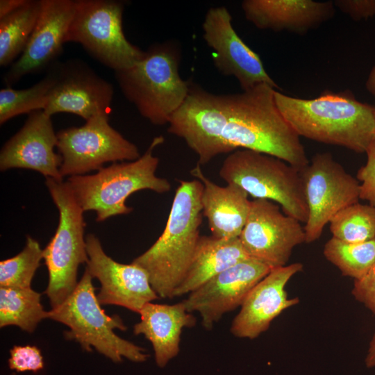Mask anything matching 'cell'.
Returning a JSON list of instances; mask_svg holds the SVG:
<instances>
[{
	"label": "cell",
	"instance_id": "d4e9b609",
	"mask_svg": "<svg viewBox=\"0 0 375 375\" xmlns=\"http://www.w3.org/2000/svg\"><path fill=\"white\" fill-rule=\"evenodd\" d=\"M41 0H28L0 19V65H12L26 48L38 21Z\"/></svg>",
	"mask_w": 375,
	"mask_h": 375
},
{
	"label": "cell",
	"instance_id": "f546056e",
	"mask_svg": "<svg viewBox=\"0 0 375 375\" xmlns=\"http://www.w3.org/2000/svg\"><path fill=\"white\" fill-rule=\"evenodd\" d=\"M43 258V250L38 241L30 236L23 250L12 258L0 262V286L31 288L33 277Z\"/></svg>",
	"mask_w": 375,
	"mask_h": 375
},
{
	"label": "cell",
	"instance_id": "7402d4cb",
	"mask_svg": "<svg viewBox=\"0 0 375 375\" xmlns=\"http://www.w3.org/2000/svg\"><path fill=\"white\" fill-rule=\"evenodd\" d=\"M190 174L203 185L202 213L208 220L212 235L224 239L239 238L250 210L249 194L236 185L220 186L213 183L203 173L199 164L190 170Z\"/></svg>",
	"mask_w": 375,
	"mask_h": 375
},
{
	"label": "cell",
	"instance_id": "e575fe53",
	"mask_svg": "<svg viewBox=\"0 0 375 375\" xmlns=\"http://www.w3.org/2000/svg\"><path fill=\"white\" fill-rule=\"evenodd\" d=\"M28 0H1L0 19L23 6Z\"/></svg>",
	"mask_w": 375,
	"mask_h": 375
},
{
	"label": "cell",
	"instance_id": "2e32d148",
	"mask_svg": "<svg viewBox=\"0 0 375 375\" xmlns=\"http://www.w3.org/2000/svg\"><path fill=\"white\" fill-rule=\"evenodd\" d=\"M272 269L249 258L215 275L182 302L188 312H198L203 326L210 330L224 314L241 306L252 288Z\"/></svg>",
	"mask_w": 375,
	"mask_h": 375
},
{
	"label": "cell",
	"instance_id": "484cf974",
	"mask_svg": "<svg viewBox=\"0 0 375 375\" xmlns=\"http://www.w3.org/2000/svg\"><path fill=\"white\" fill-rule=\"evenodd\" d=\"M41 294L31 288H0V326L14 325L33 333L47 318L40 303Z\"/></svg>",
	"mask_w": 375,
	"mask_h": 375
},
{
	"label": "cell",
	"instance_id": "cb8c5ba5",
	"mask_svg": "<svg viewBox=\"0 0 375 375\" xmlns=\"http://www.w3.org/2000/svg\"><path fill=\"white\" fill-rule=\"evenodd\" d=\"M249 258L239 238L200 236L188 272L174 297L189 294L215 275Z\"/></svg>",
	"mask_w": 375,
	"mask_h": 375
},
{
	"label": "cell",
	"instance_id": "74e56055",
	"mask_svg": "<svg viewBox=\"0 0 375 375\" xmlns=\"http://www.w3.org/2000/svg\"><path fill=\"white\" fill-rule=\"evenodd\" d=\"M374 117H375V112H374ZM374 133H375V130H374Z\"/></svg>",
	"mask_w": 375,
	"mask_h": 375
},
{
	"label": "cell",
	"instance_id": "9c48e42d",
	"mask_svg": "<svg viewBox=\"0 0 375 375\" xmlns=\"http://www.w3.org/2000/svg\"><path fill=\"white\" fill-rule=\"evenodd\" d=\"M124 8V3L115 0H76L65 42L81 44L92 58L115 72L131 67L145 51L126 38Z\"/></svg>",
	"mask_w": 375,
	"mask_h": 375
},
{
	"label": "cell",
	"instance_id": "ac0fdd59",
	"mask_svg": "<svg viewBox=\"0 0 375 375\" xmlns=\"http://www.w3.org/2000/svg\"><path fill=\"white\" fill-rule=\"evenodd\" d=\"M75 9V0H41L40 15L26 48L3 76L8 86L58 62Z\"/></svg>",
	"mask_w": 375,
	"mask_h": 375
},
{
	"label": "cell",
	"instance_id": "1f68e13d",
	"mask_svg": "<svg viewBox=\"0 0 375 375\" xmlns=\"http://www.w3.org/2000/svg\"><path fill=\"white\" fill-rule=\"evenodd\" d=\"M367 160L366 164L360 167L357 178L361 181L360 199L366 200L369 205L375 207V138L366 149Z\"/></svg>",
	"mask_w": 375,
	"mask_h": 375
},
{
	"label": "cell",
	"instance_id": "f1b7e54d",
	"mask_svg": "<svg viewBox=\"0 0 375 375\" xmlns=\"http://www.w3.org/2000/svg\"><path fill=\"white\" fill-rule=\"evenodd\" d=\"M333 238L346 242L375 238V207L358 202L338 212L330 221Z\"/></svg>",
	"mask_w": 375,
	"mask_h": 375
},
{
	"label": "cell",
	"instance_id": "4dcf8cb0",
	"mask_svg": "<svg viewBox=\"0 0 375 375\" xmlns=\"http://www.w3.org/2000/svg\"><path fill=\"white\" fill-rule=\"evenodd\" d=\"M10 354L9 367L18 372H37L44 367L41 351L35 346H14Z\"/></svg>",
	"mask_w": 375,
	"mask_h": 375
},
{
	"label": "cell",
	"instance_id": "30bf717a",
	"mask_svg": "<svg viewBox=\"0 0 375 375\" xmlns=\"http://www.w3.org/2000/svg\"><path fill=\"white\" fill-rule=\"evenodd\" d=\"M108 120L109 114H100L80 127L57 133L62 177L84 175L99 170L108 162L133 161L141 156L138 147L113 128Z\"/></svg>",
	"mask_w": 375,
	"mask_h": 375
},
{
	"label": "cell",
	"instance_id": "277c9868",
	"mask_svg": "<svg viewBox=\"0 0 375 375\" xmlns=\"http://www.w3.org/2000/svg\"><path fill=\"white\" fill-rule=\"evenodd\" d=\"M163 142L162 136L154 138L144 153L135 160L114 162L91 175L69 176L67 182L83 210L94 211L96 220L103 222L130 213L133 209L126 205V201L137 191L169 192L171 183L156 176L159 158L153 155L155 148Z\"/></svg>",
	"mask_w": 375,
	"mask_h": 375
},
{
	"label": "cell",
	"instance_id": "d6a6232c",
	"mask_svg": "<svg viewBox=\"0 0 375 375\" xmlns=\"http://www.w3.org/2000/svg\"><path fill=\"white\" fill-rule=\"evenodd\" d=\"M352 295L375 314V264L360 278L354 280Z\"/></svg>",
	"mask_w": 375,
	"mask_h": 375
},
{
	"label": "cell",
	"instance_id": "8d00e7d4",
	"mask_svg": "<svg viewBox=\"0 0 375 375\" xmlns=\"http://www.w3.org/2000/svg\"><path fill=\"white\" fill-rule=\"evenodd\" d=\"M366 88L367 90L375 97V65L369 75L366 82Z\"/></svg>",
	"mask_w": 375,
	"mask_h": 375
},
{
	"label": "cell",
	"instance_id": "5bb4252c",
	"mask_svg": "<svg viewBox=\"0 0 375 375\" xmlns=\"http://www.w3.org/2000/svg\"><path fill=\"white\" fill-rule=\"evenodd\" d=\"M51 68L54 81L44 110L47 115L68 112L88 121L100 114H110L113 87L86 63L69 59L57 62Z\"/></svg>",
	"mask_w": 375,
	"mask_h": 375
},
{
	"label": "cell",
	"instance_id": "6da1fadb",
	"mask_svg": "<svg viewBox=\"0 0 375 375\" xmlns=\"http://www.w3.org/2000/svg\"><path fill=\"white\" fill-rule=\"evenodd\" d=\"M276 90L261 83L240 93L224 94L227 113L224 145L226 153L249 149L280 158L301 172L309 161L299 135L276 104Z\"/></svg>",
	"mask_w": 375,
	"mask_h": 375
},
{
	"label": "cell",
	"instance_id": "5b68a950",
	"mask_svg": "<svg viewBox=\"0 0 375 375\" xmlns=\"http://www.w3.org/2000/svg\"><path fill=\"white\" fill-rule=\"evenodd\" d=\"M179 61L174 45L157 44L131 67L115 72L125 98L154 125L169 124L189 94L191 83L181 78Z\"/></svg>",
	"mask_w": 375,
	"mask_h": 375
},
{
	"label": "cell",
	"instance_id": "ffe728a7",
	"mask_svg": "<svg viewBox=\"0 0 375 375\" xmlns=\"http://www.w3.org/2000/svg\"><path fill=\"white\" fill-rule=\"evenodd\" d=\"M303 265L295 262L272 269L249 292L231 326V332L240 338L255 339L266 331L272 322L285 309L299 302L289 298L286 284Z\"/></svg>",
	"mask_w": 375,
	"mask_h": 375
},
{
	"label": "cell",
	"instance_id": "ba28073f",
	"mask_svg": "<svg viewBox=\"0 0 375 375\" xmlns=\"http://www.w3.org/2000/svg\"><path fill=\"white\" fill-rule=\"evenodd\" d=\"M46 185L59 212L54 235L43 250L49 273L46 294L52 308L61 305L74 292L78 267L88 261L84 238L83 210L67 182L46 178Z\"/></svg>",
	"mask_w": 375,
	"mask_h": 375
},
{
	"label": "cell",
	"instance_id": "7a4b0ae2",
	"mask_svg": "<svg viewBox=\"0 0 375 375\" xmlns=\"http://www.w3.org/2000/svg\"><path fill=\"white\" fill-rule=\"evenodd\" d=\"M276 104L299 135L357 153L375 138V107L358 101L350 91H324L315 99L288 96L277 90Z\"/></svg>",
	"mask_w": 375,
	"mask_h": 375
},
{
	"label": "cell",
	"instance_id": "52a82bcc",
	"mask_svg": "<svg viewBox=\"0 0 375 375\" xmlns=\"http://www.w3.org/2000/svg\"><path fill=\"white\" fill-rule=\"evenodd\" d=\"M219 174L227 184L240 187L254 199L274 201L285 215L307 222L301 172L284 160L249 149L236 150L225 158Z\"/></svg>",
	"mask_w": 375,
	"mask_h": 375
},
{
	"label": "cell",
	"instance_id": "d590c367",
	"mask_svg": "<svg viewBox=\"0 0 375 375\" xmlns=\"http://www.w3.org/2000/svg\"><path fill=\"white\" fill-rule=\"evenodd\" d=\"M365 362L366 367L368 368L375 367V333L369 343Z\"/></svg>",
	"mask_w": 375,
	"mask_h": 375
},
{
	"label": "cell",
	"instance_id": "e0dca14e",
	"mask_svg": "<svg viewBox=\"0 0 375 375\" xmlns=\"http://www.w3.org/2000/svg\"><path fill=\"white\" fill-rule=\"evenodd\" d=\"M88 256L86 269L101 283L97 295L101 305H116L140 312L159 297L153 290L147 272L140 266L116 262L103 251L94 234L85 237Z\"/></svg>",
	"mask_w": 375,
	"mask_h": 375
},
{
	"label": "cell",
	"instance_id": "d6986e66",
	"mask_svg": "<svg viewBox=\"0 0 375 375\" xmlns=\"http://www.w3.org/2000/svg\"><path fill=\"white\" fill-rule=\"evenodd\" d=\"M51 116L44 110L28 115L23 126L3 146L0 169L22 168L40 172L47 178L62 181L60 172L62 157L54 151L57 146Z\"/></svg>",
	"mask_w": 375,
	"mask_h": 375
},
{
	"label": "cell",
	"instance_id": "836d02e7",
	"mask_svg": "<svg viewBox=\"0 0 375 375\" xmlns=\"http://www.w3.org/2000/svg\"><path fill=\"white\" fill-rule=\"evenodd\" d=\"M333 3L335 7L353 20H360L375 15V1L373 0H336Z\"/></svg>",
	"mask_w": 375,
	"mask_h": 375
},
{
	"label": "cell",
	"instance_id": "8992f818",
	"mask_svg": "<svg viewBox=\"0 0 375 375\" xmlns=\"http://www.w3.org/2000/svg\"><path fill=\"white\" fill-rule=\"evenodd\" d=\"M92 277L85 272L71 295L59 306L47 312V318L69 328L65 332L67 339L78 342L83 349L97 351L115 362L122 357L133 362H144L149 357L144 349L124 340L114 330L125 331L126 326L118 315L110 317L101 308Z\"/></svg>",
	"mask_w": 375,
	"mask_h": 375
},
{
	"label": "cell",
	"instance_id": "4fadbf2b",
	"mask_svg": "<svg viewBox=\"0 0 375 375\" xmlns=\"http://www.w3.org/2000/svg\"><path fill=\"white\" fill-rule=\"evenodd\" d=\"M226 122L224 94L191 84L186 99L170 118L167 131L185 142L198 156V164L206 165L226 153L223 142Z\"/></svg>",
	"mask_w": 375,
	"mask_h": 375
},
{
	"label": "cell",
	"instance_id": "83f0119b",
	"mask_svg": "<svg viewBox=\"0 0 375 375\" xmlns=\"http://www.w3.org/2000/svg\"><path fill=\"white\" fill-rule=\"evenodd\" d=\"M53 81L54 74L50 67L44 77L28 88L15 90L8 85L2 88L0 90V124L17 115L44 110Z\"/></svg>",
	"mask_w": 375,
	"mask_h": 375
},
{
	"label": "cell",
	"instance_id": "9a60e30c",
	"mask_svg": "<svg viewBox=\"0 0 375 375\" xmlns=\"http://www.w3.org/2000/svg\"><path fill=\"white\" fill-rule=\"evenodd\" d=\"M202 28L203 38L213 50L215 67L222 74L235 77L243 91L261 83L279 88L267 73L259 56L237 34L226 7L210 8Z\"/></svg>",
	"mask_w": 375,
	"mask_h": 375
},
{
	"label": "cell",
	"instance_id": "44dd1931",
	"mask_svg": "<svg viewBox=\"0 0 375 375\" xmlns=\"http://www.w3.org/2000/svg\"><path fill=\"white\" fill-rule=\"evenodd\" d=\"M242 8L246 19L258 28L299 35L331 19L335 12L331 1L244 0Z\"/></svg>",
	"mask_w": 375,
	"mask_h": 375
},
{
	"label": "cell",
	"instance_id": "7c38bea8",
	"mask_svg": "<svg viewBox=\"0 0 375 375\" xmlns=\"http://www.w3.org/2000/svg\"><path fill=\"white\" fill-rule=\"evenodd\" d=\"M239 239L250 258L273 269L287 265L292 249L306 242V235L301 222L283 214L275 202L254 199Z\"/></svg>",
	"mask_w": 375,
	"mask_h": 375
},
{
	"label": "cell",
	"instance_id": "603a6c76",
	"mask_svg": "<svg viewBox=\"0 0 375 375\" xmlns=\"http://www.w3.org/2000/svg\"><path fill=\"white\" fill-rule=\"evenodd\" d=\"M139 313L140 322L135 324L133 332L151 342L157 365L164 367L179 352L183 328L193 327L196 318L183 302L173 305L150 302Z\"/></svg>",
	"mask_w": 375,
	"mask_h": 375
},
{
	"label": "cell",
	"instance_id": "8fae6325",
	"mask_svg": "<svg viewBox=\"0 0 375 375\" xmlns=\"http://www.w3.org/2000/svg\"><path fill=\"white\" fill-rule=\"evenodd\" d=\"M301 174L308 208L306 242L311 243L338 212L358 202L360 185L328 152L315 154Z\"/></svg>",
	"mask_w": 375,
	"mask_h": 375
},
{
	"label": "cell",
	"instance_id": "4316f807",
	"mask_svg": "<svg viewBox=\"0 0 375 375\" xmlns=\"http://www.w3.org/2000/svg\"><path fill=\"white\" fill-rule=\"evenodd\" d=\"M323 253L342 275L359 279L375 264V238L362 242H346L332 237L325 244Z\"/></svg>",
	"mask_w": 375,
	"mask_h": 375
},
{
	"label": "cell",
	"instance_id": "3957f363",
	"mask_svg": "<svg viewBox=\"0 0 375 375\" xmlns=\"http://www.w3.org/2000/svg\"><path fill=\"white\" fill-rule=\"evenodd\" d=\"M203 185L198 179L179 181L165 228L132 263L143 268L160 298H172L190 267L201 224Z\"/></svg>",
	"mask_w": 375,
	"mask_h": 375
}]
</instances>
